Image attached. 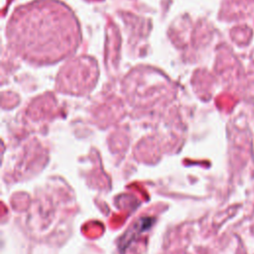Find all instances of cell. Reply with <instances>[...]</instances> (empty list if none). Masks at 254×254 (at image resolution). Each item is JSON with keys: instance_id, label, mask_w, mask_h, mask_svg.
Wrapping results in <instances>:
<instances>
[{"instance_id": "obj_1", "label": "cell", "mask_w": 254, "mask_h": 254, "mask_svg": "<svg viewBox=\"0 0 254 254\" xmlns=\"http://www.w3.org/2000/svg\"><path fill=\"white\" fill-rule=\"evenodd\" d=\"M152 224V218L150 217H144V218H141L139 221H137L135 224H134V227L132 229H130L126 235L124 237H122L121 239V242H120V247H126V245H128L135 237L136 234L138 233H141L142 231H144L145 229L149 228Z\"/></svg>"}]
</instances>
